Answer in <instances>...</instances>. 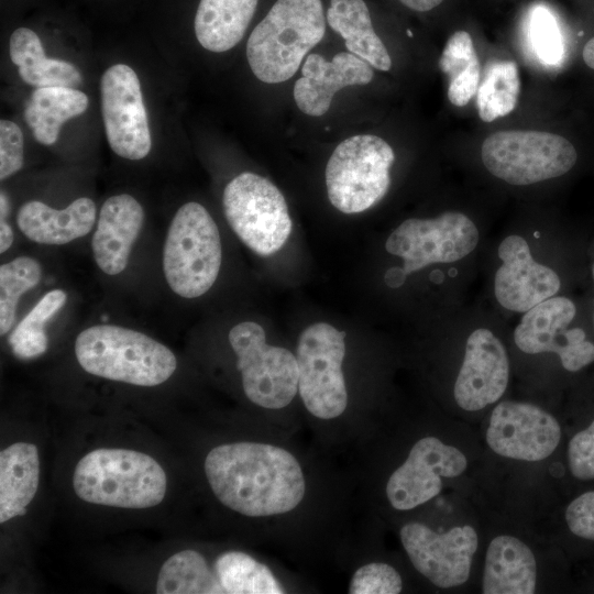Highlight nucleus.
<instances>
[{
  "label": "nucleus",
  "instance_id": "nucleus-1",
  "mask_svg": "<svg viewBox=\"0 0 594 594\" xmlns=\"http://www.w3.org/2000/svg\"><path fill=\"white\" fill-rule=\"evenodd\" d=\"M205 473L215 496L248 517L288 513L305 496V477L297 459L267 443L218 446L205 459Z\"/></svg>",
  "mask_w": 594,
  "mask_h": 594
},
{
  "label": "nucleus",
  "instance_id": "nucleus-2",
  "mask_svg": "<svg viewBox=\"0 0 594 594\" xmlns=\"http://www.w3.org/2000/svg\"><path fill=\"white\" fill-rule=\"evenodd\" d=\"M321 0H277L253 29L246 58L257 79L278 84L292 78L324 36Z\"/></svg>",
  "mask_w": 594,
  "mask_h": 594
},
{
  "label": "nucleus",
  "instance_id": "nucleus-3",
  "mask_svg": "<svg viewBox=\"0 0 594 594\" xmlns=\"http://www.w3.org/2000/svg\"><path fill=\"white\" fill-rule=\"evenodd\" d=\"M73 486L84 502L142 509L161 504L167 479L151 455L130 449H96L75 466Z\"/></svg>",
  "mask_w": 594,
  "mask_h": 594
},
{
  "label": "nucleus",
  "instance_id": "nucleus-4",
  "mask_svg": "<svg viewBox=\"0 0 594 594\" xmlns=\"http://www.w3.org/2000/svg\"><path fill=\"white\" fill-rule=\"evenodd\" d=\"M75 355L87 373L127 384L152 387L166 382L177 360L166 345L147 334L116 324H96L75 341Z\"/></svg>",
  "mask_w": 594,
  "mask_h": 594
},
{
  "label": "nucleus",
  "instance_id": "nucleus-5",
  "mask_svg": "<svg viewBox=\"0 0 594 594\" xmlns=\"http://www.w3.org/2000/svg\"><path fill=\"white\" fill-rule=\"evenodd\" d=\"M222 261L218 227L207 209L184 204L173 217L163 248V272L169 288L196 298L215 284Z\"/></svg>",
  "mask_w": 594,
  "mask_h": 594
},
{
  "label": "nucleus",
  "instance_id": "nucleus-6",
  "mask_svg": "<svg viewBox=\"0 0 594 594\" xmlns=\"http://www.w3.org/2000/svg\"><path fill=\"white\" fill-rule=\"evenodd\" d=\"M395 161L392 146L373 134L343 140L326 167V186L332 206L343 213H359L381 201L391 186Z\"/></svg>",
  "mask_w": 594,
  "mask_h": 594
},
{
  "label": "nucleus",
  "instance_id": "nucleus-7",
  "mask_svg": "<svg viewBox=\"0 0 594 594\" xmlns=\"http://www.w3.org/2000/svg\"><path fill=\"white\" fill-rule=\"evenodd\" d=\"M485 168L510 185L526 186L568 173L578 153L564 136L532 130H505L487 136L481 147Z\"/></svg>",
  "mask_w": 594,
  "mask_h": 594
},
{
  "label": "nucleus",
  "instance_id": "nucleus-8",
  "mask_svg": "<svg viewBox=\"0 0 594 594\" xmlns=\"http://www.w3.org/2000/svg\"><path fill=\"white\" fill-rule=\"evenodd\" d=\"M223 212L231 229L254 253L278 252L292 232V219L280 190L267 178L244 172L224 188Z\"/></svg>",
  "mask_w": 594,
  "mask_h": 594
},
{
  "label": "nucleus",
  "instance_id": "nucleus-9",
  "mask_svg": "<svg viewBox=\"0 0 594 594\" xmlns=\"http://www.w3.org/2000/svg\"><path fill=\"white\" fill-rule=\"evenodd\" d=\"M344 338V331L327 322H317L307 327L298 339V392L307 410L320 419L339 417L348 405L341 367L345 355Z\"/></svg>",
  "mask_w": 594,
  "mask_h": 594
},
{
  "label": "nucleus",
  "instance_id": "nucleus-10",
  "mask_svg": "<svg viewBox=\"0 0 594 594\" xmlns=\"http://www.w3.org/2000/svg\"><path fill=\"white\" fill-rule=\"evenodd\" d=\"M246 397L257 406L280 409L298 391V364L287 349L266 343L265 331L256 322L244 321L229 332Z\"/></svg>",
  "mask_w": 594,
  "mask_h": 594
},
{
  "label": "nucleus",
  "instance_id": "nucleus-11",
  "mask_svg": "<svg viewBox=\"0 0 594 594\" xmlns=\"http://www.w3.org/2000/svg\"><path fill=\"white\" fill-rule=\"evenodd\" d=\"M479 240V230L466 215L447 211L432 219L405 220L387 238L385 249L404 260L406 276L430 264L460 261Z\"/></svg>",
  "mask_w": 594,
  "mask_h": 594
},
{
  "label": "nucleus",
  "instance_id": "nucleus-12",
  "mask_svg": "<svg viewBox=\"0 0 594 594\" xmlns=\"http://www.w3.org/2000/svg\"><path fill=\"white\" fill-rule=\"evenodd\" d=\"M100 106L107 141L125 160L139 161L152 148L146 108L138 74L125 64L108 67L100 79Z\"/></svg>",
  "mask_w": 594,
  "mask_h": 594
},
{
  "label": "nucleus",
  "instance_id": "nucleus-13",
  "mask_svg": "<svg viewBox=\"0 0 594 594\" xmlns=\"http://www.w3.org/2000/svg\"><path fill=\"white\" fill-rule=\"evenodd\" d=\"M576 314L568 297H550L525 312L514 341L528 354L556 353L562 366L576 372L594 362V344L581 328L568 329Z\"/></svg>",
  "mask_w": 594,
  "mask_h": 594
},
{
  "label": "nucleus",
  "instance_id": "nucleus-14",
  "mask_svg": "<svg viewBox=\"0 0 594 594\" xmlns=\"http://www.w3.org/2000/svg\"><path fill=\"white\" fill-rule=\"evenodd\" d=\"M399 537L415 569L436 586L451 588L469 580L479 546L472 526H455L439 534L413 521L400 528Z\"/></svg>",
  "mask_w": 594,
  "mask_h": 594
},
{
  "label": "nucleus",
  "instance_id": "nucleus-15",
  "mask_svg": "<svg viewBox=\"0 0 594 594\" xmlns=\"http://www.w3.org/2000/svg\"><path fill=\"white\" fill-rule=\"evenodd\" d=\"M468 466L466 457L458 448L436 437L419 439L405 462L389 476L386 496L393 508L410 510L437 496L442 479L461 475Z\"/></svg>",
  "mask_w": 594,
  "mask_h": 594
},
{
  "label": "nucleus",
  "instance_id": "nucleus-16",
  "mask_svg": "<svg viewBox=\"0 0 594 594\" xmlns=\"http://www.w3.org/2000/svg\"><path fill=\"white\" fill-rule=\"evenodd\" d=\"M561 439L558 420L544 409L522 402L505 400L490 417L486 442L498 455L522 461L550 457Z\"/></svg>",
  "mask_w": 594,
  "mask_h": 594
},
{
  "label": "nucleus",
  "instance_id": "nucleus-17",
  "mask_svg": "<svg viewBox=\"0 0 594 594\" xmlns=\"http://www.w3.org/2000/svg\"><path fill=\"white\" fill-rule=\"evenodd\" d=\"M509 381V360L503 342L486 328L471 332L453 395L459 407L477 411L496 403Z\"/></svg>",
  "mask_w": 594,
  "mask_h": 594
},
{
  "label": "nucleus",
  "instance_id": "nucleus-18",
  "mask_svg": "<svg viewBox=\"0 0 594 594\" xmlns=\"http://www.w3.org/2000/svg\"><path fill=\"white\" fill-rule=\"evenodd\" d=\"M498 256L503 264L495 274L494 294L505 309L526 312L559 292V275L534 260L522 237H506L498 246Z\"/></svg>",
  "mask_w": 594,
  "mask_h": 594
},
{
  "label": "nucleus",
  "instance_id": "nucleus-19",
  "mask_svg": "<svg viewBox=\"0 0 594 594\" xmlns=\"http://www.w3.org/2000/svg\"><path fill=\"white\" fill-rule=\"evenodd\" d=\"M301 75L294 86L295 102L305 114L320 117L329 110L338 90L371 82L374 72L350 52L337 53L331 61L314 53L306 57Z\"/></svg>",
  "mask_w": 594,
  "mask_h": 594
},
{
  "label": "nucleus",
  "instance_id": "nucleus-20",
  "mask_svg": "<svg viewBox=\"0 0 594 594\" xmlns=\"http://www.w3.org/2000/svg\"><path fill=\"white\" fill-rule=\"evenodd\" d=\"M144 218L142 205L131 195H114L103 202L91 250L96 264L105 274L117 275L124 271Z\"/></svg>",
  "mask_w": 594,
  "mask_h": 594
},
{
  "label": "nucleus",
  "instance_id": "nucleus-21",
  "mask_svg": "<svg viewBox=\"0 0 594 594\" xmlns=\"http://www.w3.org/2000/svg\"><path fill=\"white\" fill-rule=\"evenodd\" d=\"M96 219V205L88 197H79L64 209L31 200L20 207L16 224L35 243L62 245L88 234Z\"/></svg>",
  "mask_w": 594,
  "mask_h": 594
},
{
  "label": "nucleus",
  "instance_id": "nucleus-22",
  "mask_svg": "<svg viewBox=\"0 0 594 594\" xmlns=\"http://www.w3.org/2000/svg\"><path fill=\"white\" fill-rule=\"evenodd\" d=\"M537 585V562L520 539L501 535L491 540L482 579L484 594H532Z\"/></svg>",
  "mask_w": 594,
  "mask_h": 594
},
{
  "label": "nucleus",
  "instance_id": "nucleus-23",
  "mask_svg": "<svg viewBox=\"0 0 594 594\" xmlns=\"http://www.w3.org/2000/svg\"><path fill=\"white\" fill-rule=\"evenodd\" d=\"M40 480L38 450L29 442H15L0 452V522L26 514Z\"/></svg>",
  "mask_w": 594,
  "mask_h": 594
},
{
  "label": "nucleus",
  "instance_id": "nucleus-24",
  "mask_svg": "<svg viewBox=\"0 0 594 594\" xmlns=\"http://www.w3.org/2000/svg\"><path fill=\"white\" fill-rule=\"evenodd\" d=\"M326 19L344 40L348 52L378 70L388 72L392 68L391 55L375 32L363 0H331Z\"/></svg>",
  "mask_w": 594,
  "mask_h": 594
},
{
  "label": "nucleus",
  "instance_id": "nucleus-25",
  "mask_svg": "<svg viewBox=\"0 0 594 594\" xmlns=\"http://www.w3.org/2000/svg\"><path fill=\"white\" fill-rule=\"evenodd\" d=\"M258 0H200L195 15L199 44L213 53L233 48L243 37Z\"/></svg>",
  "mask_w": 594,
  "mask_h": 594
},
{
  "label": "nucleus",
  "instance_id": "nucleus-26",
  "mask_svg": "<svg viewBox=\"0 0 594 594\" xmlns=\"http://www.w3.org/2000/svg\"><path fill=\"white\" fill-rule=\"evenodd\" d=\"M9 53L21 79L30 86L76 88L82 82L81 73L73 63L45 55L38 35L31 29L19 28L12 32Z\"/></svg>",
  "mask_w": 594,
  "mask_h": 594
},
{
  "label": "nucleus",
  "instance_id": "nucleus-27",
  "mask_svg": "<svg viewBox=\"0 0 594 594\" xmlns=\"http://www.w3.org/2000/svg\"><path fill=\"white\" fill-rule=\"evenodd\" d=\"M88 105L87 95L77 88L38 87L32 91L23 117L34 139L43 145H52L63 124L84 113Z\"/></svg>",
  "mask_w": 594,
  "mask_h": 594
},
{
  "label": "nucleus",
  "instance_id": "nucleus-28",
  "mask_svg": "<svg viewBox=\"0 0 594 594\" xmlns=\"http://www.w3.org/2000/svg\"><path fill=\"white\" fill-rule=\"evenodd\" d=\"M440 70L448 76V98L457 107L466 106L481 82V64L468 31H455L439 58Z\"/></svg>",
  "mask_w": 594,
  "mask_h": 594
},
{
  "label": "nucleus",
  "instance_id": "nucleus-29",
  "mask_svg": "<svg viewBox=\"0 0 594 594\" xmlns=\"http://www.w3.org/2000/svg\"><path fill=\"white\" fill-rule=\"evenodd\" d=\"M155 590L157 594H224L213 569L195 550L170 556L160 570Z\"/></svg>",
  "mask_w": 594,
  "mask_h": 594
},
{
  "label": "nucleus",
  "instance_id": "nucleus-30",
  "mask_svg": "<svg viewBox=\"0 0 594 594\" xmlns=\"http://www.w3.org/2000/svg\"><path fill=\"white\" fill-rule=\"evenodd\" d=\"M224 594H282L283 586L272 571L250 554L228 551L212 566Z\"/></svg>",
  "mask_w": 594,
  "mask_h": 594
},
{
  "label": "nucleus",
  "instance_id": "nucleus-31",
  "mask_svg": "<svg viewBox=\"0 0 594 594\" xmlns=\"http://www.w3.org/2000/svg\"><path fill=\"white\" fill-rule=\"evenodd\" d=\"M519 89V72L515 62L502 59L488 63L476 92L480 119L492 122L513 112Z\"/></svg>",
  "mask_w": 594,
  "mask_h": 594
},
{
  "label": "nucleus",
  "instance_id": "nucleus-32",
  "mask_svg": "<svg viewBox=\"0 0 594 594\" xmlns=\"http://www.w3.org/2000/svg\"><path fill=\"white\" fill-rule=\"evenodd\" d=\"M67 294L63 289L46 293L31 311L21 320L9 337V344L19 359L42 355L48 346L45 324L66 304Z\"/></svg>",
  "mask_w": 594,
  "mask_h": 594
},
{
  "label": "nucleus",
  "instance_id": "nucleus-33",
  "mask_svg": "<svg viewBox=\"0 0 594 594\" xmlns=\"http://www.w3.org/2000/svg\"><path fill=\"white\" fill-rule=\"evenodd\" d=\"M42 277L40 262L30 256H19L0 266V333L13 327L20 297L35 287Z\"/></svg>",
  "mask_w": 594,
  "mask_h": 594
},
{
  "label": "nucleus",
  "instance_id": "nucleus-34",
  "mask_svg": "<svg viewBox=\"0 0 594 594\" xmlns=\"http://www.w3.org/2000/svg\"><path fill=\"white\" fill-rule=\"evenodd\" d=\"M530 37L537 57L548 65H557L563 56L561 34L553 15L544 8L534 11Z\"/></svg>",
  "mask_w": 594,
  "mask_h": 594
},
{
  "label": "nucleus",
  "instance_id": "nucleus-35",
  "mask_svg": "<svg viewBox=\"0 0 594 594\" xmlns=\"http://www.w3.org/2000/svg\"><path fill=\"white\" fill-rule=\"evenodd\" d=\"M403 590L402 576L395 568L372 562L359 568L350 582V594H397Z\"/></svg>",
  "mask_w": 594,
  "mask_h": 594
},
{
  "label": "nucleus",
  "instance_id": "nucleus-36",
  "mask_svg": "<svg viewBox=\"0 0 594 594\" xmlns=\"http://www.w3.org/2000/svg\"><path fill=\"white\" fill-rule=\"evenodd\" d=\"M23 133L13 121H0V179L4 180L23 167Z\"/></svg>",
  "mask_w": 594,
  "mask_h": 594
},
{
  "label": "nucleus",
  "instance_id": "nucleus-37",
  "mask_svg": "<svg viewBox=\"0 0 594 594\" xmlns=\"http://www.w3.org/2000/svg\"><path fill=\"white\" fill-rule=\"evenodd\" d=\"M568 462L574 477L582 481L594 479V420L570 440Z\"/></svg>",
  "mask_w": 594,
  "mask_h": 594
},
{
  "label": "nucleus",
  "instance_id": "nucleus-38",
  "mask_svg": "<svg viewBox=\"0 0 594 594\" xmlns=\"http://www.w3.org/2000/svg\"><path fill=\"white\" fill-rule=\"evenodd\" d=\"M565 520L575 536L594 540V491L583 493L569 504Z\"/></svg>",
  "mask_w": 594,
  "mask_h": 594
},
{
  "label": "nucleus",
  "instance_id": "nucleus-39",
  "mask_svg": "<svg viewBox=\"0 0 594 594\" xmlns=\"http://www.w3.org/2000/svg\"><path fill=\"white\" fill-rule=\"evenodd\" d=\"M9 200L7 195L1 191L0 195V253H4L13 243V230L7 221L9 213Z\"/></svg>",
  "mask_w": 594,
  "mask_h": 594
},
{
  "label": "nucleus",
  "instance_id": "nucleus-40",
  "mask_svg": "<svg viewBox=\"0 0 594 594\" xmlns=\"http://www.w3.org/2000/svg\"><path fill=\"white\" fill-rule=\"evenodd\" d=\"M402 4L417 12H428L439 7L444 0H398Z\"/></svg>",
  "mask_w": 594,
  "mask_h": 594
},
{
  "label": "nucleus",
  "instance_id": "nucleus-41",
  "mask_svg": "<svg viewBox=\"0 0 594 594\" xmlns=\"http://www.w3.org/2000/svg\"><path fill=\"white\" fill-rule=\"evenodd\" d=\"M582 56L584 63L592 69H594V37L588 40L584 45Z\"/></svg>",
  "mask_w": 594,
  "mask_h": 594
},
{
  "label": "nucleus",
  "instance_id": "nucleus-42",
  "mask_svg": "<svg viewBox=\"0 0 594 594\" xmlns=\"http://www.w3.org/2000/svg\"><path fill=\"white\" fill-rule=\"evenodd\" d=\"M593 276H594V266H593Z\"/></svg>",
  "mask_w": 594,
  "mask_h": 594
},
{
  "label": "nucleus",
  "instance_id": "nucleus-43",
  "mask_svg": "<svg viewBox=\"0 0 594 594\" xmlns=\"http://www.w3.org/2000/svg\"><path fill=\"white\" fill-rule=\"evenodd\" d=\"M593 320H594V316H593Z\"/></svg>",
  "mask_w": 594,
  "mask_h": 594
}]
</instances>
